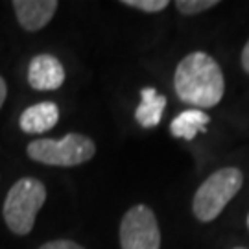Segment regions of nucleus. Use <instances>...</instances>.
<instances>
[{"mask_svg": "<svg viewBox=\"0 0 249 249\" xmlns=\"http://www.w3.org/2000/svg\"><path fill=\"white\" fill-rule=\"evenodd\" d=\"M6 96H8V85H6L4 78L0 76V109H2L4 102H6Z\"/></svg>", "mask_w": 249, "mask_h": 249, "instance_id": "obj_15", "label": "nucleus"}, {"mask_svg": "<svg viewBox=\"0 0 249 249\" xmlns=\"http://www.w3.org/2000/svg\"><path fill=\"white\" fill-rule=\"evenodd\" d=\"M28 157L46 166H80L96 155L94 141L81 133H69L63 139H39L26 148Z\"/></svg>", "mask_w": 249, "mask_h": 249, "instance_id": "obj_4", "label": "nucleus"}, {"mask_svg": "<svg viewBox=\"0 0 249 249\" xmlns=\"http://www.w3.org/2000/svg\"><path fill=\"white\" fill-rule=\"evenodd\" d=\"M218 4H220L218 0H178L176 8L183 15H197V13L207 11V9L218 6Z\"/></svg>", "mask_w": 249, "mask_h": 249, "instance_id": "obj_11", "label": "nucleus"}, {"mask_svg": "<svg viewBox=\"0 0 249 249\" xmlns=\"http://www.w3.org/2000/svg\"><path fill=\"white\" fill-rule=\"evenodd\" d=\"M122 249H160V229L148 205H135L120 222Z\"/></svg>", "mask_w": 249, "mask_h": 249, "instance_id": "obj_5", "label": "nucleus"}, {"mask_svg": "<svg viewBox=\"0 0 249 249\" xmlns=\"http://www.w3.org/2000/svg\"><path fill=\"white\" fill-rule=\"evenodd\" d=\"M234 249H246V248H234Z\"/></svg>", "mask_w": 249, "mask_h": 249, "instance_id": "obj_17", "label": "nucleus"}, {"mask_svg": "<svg viewBox=\"0 0 249 249\" xmlns=\"http://www.w3.org/2000/svg\"><path fill=\"white\" fill-rule=\"evenodd\" d=\"M122 4L127 8L146 11V13H159L168 8V0H122Z\"/></svg>", "mask_w": 249, "mask_h": 249, "instance_id": "obj_12", "label": "nucleus"}, {"mask_svg": "<svg viewBox=\"0 0 249 249\" xmlns=\"http://www.w3.org/2000/svg\"><path fill=\"white\" fill-rule=\"evenodd\" d=\"M248 229H249V214H248Z\"/></svg>", "mask_w": 249, "mask_h": 249, "instance_id": "obj_16", "label": "nucleus"}, {"mask_svg": "<svg viewBox=\"0 0 249 249\" xmlns=\"http://www.w3.org/2000/svg\"><path fill=\"white\" fill-rule=\"evenodd\" d=\"M242 67H244V71L249 74V41L246 43L244 50H242Z\"/></svg>", "mask_w": 249, "mask_h": 249, "instance_id": "obj_14", "label": "nucleus"}, {"mask_svg": "<svg viewBox=\"0 0 249 249\" xmlns=\"http://www.w3.org/2000/svg\"><path fill=\"white\" fill-rule=\"evenodd\" d=\"M166 107V96L159 94L153 87H144L141 90V104L135 111V118L142 127L159 125Z\"/></svg>", "mask_w": 249, "mask_h": 249, "instance_id": "obj_9", "label": "nucleus"}, {"mask_svg": "<svg viewBox=\"0 0 249 249\" xmlns=\"http://www.w3.org/2000/svg\"><path fill=\"white\" fill-rule=\"evenodd\" d=\"M18 24L26 32H39L52 20L59 4L55 0H13Z\"/></svg>", "mask_w": 249, "mask_h": 249, "instance_id": "obj_7", "label": "nucleus"}, {"mask_svg": "<svg viewBox=\"0 0 249 249\" xmlns=\"http://www.w3.org/2000/svg\"><path fill=\"white\" fill-rule=\"evenodd\" d=\"M174 89L181 102L196 109H209L223 98V72L209 53L192 52L179 61L174 74Z\"/></svg>", "mask_w": 249, "mask_h": 249, "instance_id": "obj_1", "label": "nucleus"}, {"mask_svg": "<svg viewBox=\"0 0 249 249\" xmlns=\"http://www.w3.org/2000/svg\"><path fill=\"white\" fill-rule=\"evenodd\" d=\"M65 81V69L52 53H39L28 67V83L36 90H55Z\"/></svg>", "mask_w": 249, "mask_h": 249, "instance_id": "obj_6", "label": "nucleus"}, {"mask_svg": "<svg viewBox=\"0 0 249 249\" xmlns=\"http://www.w3.org/2000/svg\"><path fill=\"white\" fill-rule=\"evenodd\" d=\"M211 122V116L205 111L199 109H188L179 113L172 124H170V133L176 139H185V141H192L199 131H207V124Z\"/></svg>", "mask_w": 249, "mask_h": 249, "instance_id": "obj_10", "label": "nucleus"}, {"mask_svg": "<svg viewBox=\"0 0 249 249\" xmlns=\"http://www.w3.org/2000/svg\"><path fill=\"white\" fill-rule=\"evenodd\" d=\"M46 201V187L36 178L18 179L4 201V222L17 236H26L36 225L37 213Z\"/></svg>", "mask_w": 249, "mask_h": 249, "instance_id": "obj_2", "label": "nucleus"}, {"mask_svg": "<svg viewBox=\"0 0 249 249\" xmlns=\"http://www.w3.org/2000/svg\"><path fill=\"white\" fill-rule=\"evenodd\" d=\"M39 249H85V248L72 240H52L43 244Z\"/></svg>", "mask_w": 249, "mask_h": 249, "instance_id": "obj_13", "label": "nucleus"}, {"mask_svg": "<svg viewBox=\"0 0 249 249\" xmlns=\"http://www.w3.org/2000/svg\"><path fill=\"white\" fill-rule=\"evenodd\" d=\"M59 120V107L53 102H39L22 111L18 118L20 129L28 135H39L50 131Z\"/></svg>", "mask_w": 249, "mask_h": 249, "instance_id": "obj_8", "label": "nucleus"}, {"mask_svg": "<svg viewBox=\"0 0 249 249\" xmlns=\"http://www.w3.org/2000/svg\"><path fill=\"white\" fill-rule=\"evenodd\" d=\"M244 185L242 170L234 166L216 170L199 185L192 199V211L199 222L209 223L216 220L227 203L240 192Z\"/></svg>", "mask_w": 249, "mask_h": 249, "instance_id": "obj_3", "label": "nucleus"}]
</instances>
